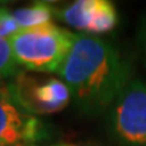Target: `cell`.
I'll list each match as a JSON object with an SVG mask.
<instances>
[{"mask_svg":"<svg viewBox=\"0 0 146 146\" xmlns=\"http://www.w3.org/2000/svg\"><path fill=\"white\" fill-rule=\"evenodd\" d=\"M83 115L107 112L131 80V66L111 42L76 34L74 43L58 73Z\"/></svg>","mask_w":146,"mask_h":146,"instance_id":"obj_1","label":"cell"},{"mask_svg":"<svg viewBox=\"0 0 146 146\" xmlns=\"http://www.w3.org/2000/svg\"><path fill=\"white\" fill-rule=\"evenodd\" d=\"M76 34L56 25L21 29L10 36L18 65L39 73H60L74 43Z\"/></svg>","mask_w":146,"mask_h":146,"instance_id":"obj_2","label":"cell"},{"mask_svg":"<svg viewBox=\"0 0 146 146\" xmlns=\"http://www.w3.org/2000/svg\"><path fill=\"white\" fill-rule=\"evenodd\" d=\"M107 126L118 146H146V80L133 78L107 111Z\"/></svg>","mask_w":146,"mask_h":146,"instance_id":"obj_3","label":"cell"},{"mask_svg":"<svg viewBox=\"0 0 146 146\" xmlns=\"http://www.w3.org/2000/svg\"><path fill=\"white\" fill-rule=\"evenodd\" d=\"M19 83L12 88L18 106L31 114H53L64 110L70 103V91L68 85L58 78H46L39 83Z\"/></svg>","mask_w":146,"mask_h":146,"instance_id":"obj_4","label":"cell"},{"mask_svg":"<svg viewBox=\"0 0 146 146\" xmlns=\"http://www.w3.org/2000/svg\"><path fill=\"white\" fill-rule=\"evenodd\" d=\"M56 14L66 25L88 35L111 31L119 21L116 7L108 0H78Z\"/></svg>","mask_w":146,"mask_h":146,"instance_id":"obj_5","label":"cell"},{"mask_svg":"<svg viewBox=\"0 0 146 146\" xmlns=\"http://www.w3.org/2000/svg\"><path fill=\"white\" fill-rule=\"evenodd\" d=\"M41 135V122L0 92V146H33Z\"/></svg>","mask_w":146,"mask_h":146,"instance_id":"obj_6","label":"cell"},{"mask_svg":"<svg viewBox=\"0 0 146 146\" xmlns=\"http://www.w3.org/2000/svg\"><path fill=\"white\" fill-rule=\"evenodd\" d=\"M53 15H54V8L46 3H34L33 5L12 11V16L15 18L16 23L21 29L50 23Z\"/></svg>","mask_w":146,"mask_h":146,"instance_id":"obj_7","label":"cell"},{"mask_svg":"<svg viewBox=\"0 0 146 146\" xmlns=\"http://www.w3.org/2000/svg\"><path fill=\"white\" fill-rule=\"evenodd\" d=\"M16 68L18 64L12 54L10 38H5L0 34V80L3 81L4 78L16 74Z\"/></svg>","mask_w":146,"mask_h":146,"instance_id":"obj_8","label":"cell"},{"mask_svg":"<svg viewBox=\"0 0 146 146\" xmlns=\"http://www.w3.org/2000/svg\"><path fill=\"white\" fill-rule=\"evenodd\" d=\"M18 30H21V27L12 16V12L5 8H0V34L5 38H10Z\"/></svg>","mask_w":146,"mask_h":146,"instance_id":"obj_9","label":"cell"},{"mask_svg":"<svg viewBox=\"0 0 146 146\" xmlns=\"http://www.w3.org/2000/svg\"><path fill=\"white\" fill-rule=\"evenodd\" d=\"M138 41H139V46L142 49L143 57L146 60V16L143 18V21L139 27V33H138Z\"/></svg>","mask_w":146,"mask_h":146,"instance_id":"obj_10","label":"cell"},{"mask_svg":"<svg viewBox=\"0 0 146 146\" xmlns=\"http://www.w3.org/2000/svg\"><path fill=\"white\" fill-rule=\"evenodd\" d=\"M54 146H73V145H69V143H58V145H54Z\"/></svg>","mask_w":146,"mask_h":146,"instance_id":"obj_11","label":"cell"},{"mask_svg":"<svg viewBox=\"0 0 146 146\" xmlns=\"http://www.w3.org/2000/svg\"><path fill=\"white\" fill-rule=\"evenodd\" d=\"M1 87H3V81L0 80V89H1Z\"/></svg>","mask_w":146,"mask_h":146,"instance_id":"obj_12","label":"cell"}]
</instances>
